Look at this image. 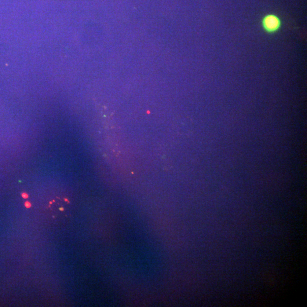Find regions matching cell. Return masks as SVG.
<instances>
[{
  "mask_svg": "<svg viewBox=\"0 0 307 307\" xmlns=\"http://www.w3.org/2000/svg\"><path fill=\"white\" fill-rule=\"evenodd\" d=\"M23 196L24 197V198H27L28 197V195L27 194H25V193L23 195Z\"/></svg>",
  "mask_w": 307,
  "mask_h": 307,
  "instance_id": "cell-3",
  "label": "cell"
},
{
  "mask_svg": "<svg viewBox=\"0 0 307 307\" xmlns=\"http://www.w3.org/2000/svg\"><path fill=\"white\" fill-rule=\"evenodd\" d=\"M25 206L27 207V208H29L31 207V204L30 203L27 202V203L25 204Z\"/></svg>",
  "mask_w": 307,
  "mask_h": 307,
  "instance_id": "cell-2",
  "label": "cell"
},
{
  "mask_svg": "<svg viewBox=\"0 0 307 307\" xmlns=\"http://www.w3.org/2000/svg\"><path fill=\"white\" fill-rule=\"evenodd\" d=\"M261 27L266 34L273 35L277 33L281 27L283 22L281 18L274 13H268L262 17Z\"/></svg>",
  "mask_w": 307,
  "mask_h": 307,
  "instance_id": "cell-1",
  "label": "cell"
}]
</instances>
